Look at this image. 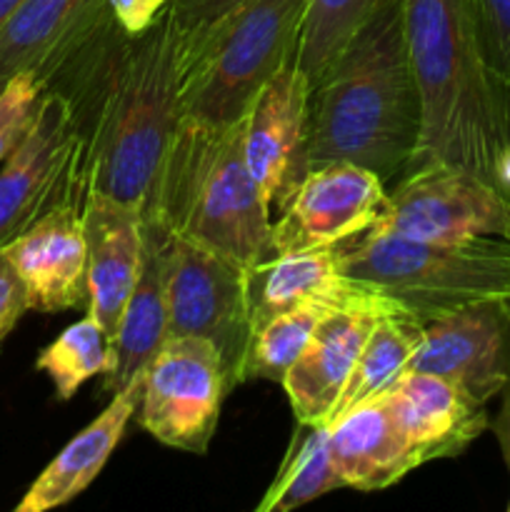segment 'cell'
<instances>
[{
  "label": "cell",
  "mask_w": 510,
  "mask_h": 512,
  "mask_svg": "<svg viewBox=\"0 0 510 512\" xmlns=\"http://www.w3.org/2000/svg\"><path fill=\"white\" fill-rule=\"evenodd\" d=\"M195 48L168 8L143 35L108 25L45 90L73 105L85 143L88 190L133 205L148 220L183 123Z\"/></svg>",
  "instance_id": "obj_1"
},
{
  "label": "cell",
  "mask_w": 510,
  "mask_h": 512,
  "mask_svg": "<svg viewBox=\"0 0 510 512\" xmlns=\"http://www.w3.org/2000/svg\"><path fill=\"white\" fill-rule=\"evenodd\" d=\"M420 135L423 100L400 0H378L310 95V163L348 160L390 185L413 168Z\"/></svg>",
  "instance_id": "obj_2"
},
{
  "label": "cell",
  "mask_w": 510,
  "mask_h": 512,
  "mask_svg": "<svg viewBox=\"0 0 510 512\" xmlns=\"http://www.w3.org/2000/svg\"><path fill=\"white\" fill-rule=\"evenodd\" d=\"M400 10L423 100L413 168L458 165L495 183V160L510 140V93L485 63L470 3L400 0Z\"/></svg>",
  "instance_id": "obj_3"
},
{
  "label": "cell",
  "mask_w": 510,
  "mask_h": 512,
  "mask_svg": "<svg viewBox=\"0 0 510 512\" xmlns=\"http://www.w3.org/2000/svg\"><path fill=\"white\" fill-rule=\"evenodd\" d=\"M148 220L245 270L275 258L273 218L245 160V118L223 130L180 123Z\"/></svg>",
  "instance_id": "obj_4"
},
{
  "label": "cell",
  "mask_w": 510,
  "mask_h": 512,
  "mask_svg": "<svg viewBox=\"0 0 510 512\" xmlns=\"http://www.w3.org/2000/svg\"><path fill=\"white\" fill-rule=\"evenodd\" d=\"M340 270L378 290L418 320L460 305L510 298V240L428 243L365 230L335 245Z\"/></svg>",
  "instance_id": "obj_5"
},
{
  "label": "cell",
  "mask_w": 510,
  "mask_h": 512,
  "mask_svg": "<svg viewBox=\"0 0 510 512\" xmlns=\"http://www.w3.org/2000/svg\"><path fill=\"white\" fill-rule=\"evenodd\" d=\"M308 0H243L198 48L185 90L183 123L223 130L253 108L285 65L298 63Z\"/></svg>",
  "instance_id": "obj_6"
},
{
  "label": "cell",
  "mask_w": 510,
  "mask_h": 512,
  "mask_svg": "<svg viewBox=\"0 0 510 512\" xmlns=\"http://www.w3.org/2000/svg\"><path fill=\"white\" fill-rule=\"evenodd\" d=\"M85 143L73 105L45 90L28 133L0 163V250L65 205H83Z\"/></svg>",
  "instance_id": "obj_7"
},
{
  "label": "cell",
  "mask_w": 510,
  "mask_h": 512,
  "mask_svg": "<svg viewBox=\"0 0 510 512\" xmlns=\"http://www.w3.org/2000/svg\"><path fill=\"white\" fill-rule=\"evenodd\" d=\"M370 230L428 243L510 240V193L458 165H415L388 188V208Z\"/></svg>",
  "instance_id": "obj_8"
},
{
  "label": "cell",
  "mask_w": 510,
  "mask_h": 512,
  "mask_svg": "<svg viewBox=\"0 0 510 512\" xmlns=\"http://www.w3.org/2000/svg\"><path fill=\"white\" fill-rule=\"evenodd\" d=\"M230 390L223 355L210 340L170 335L145 368L135 418L158 443L205 455Z\"/></svg>",
  "instance_id": "obj_9"
},
{
  "label": "cell",
  "mask_w": 510,
  "mask_h": 512,
  "mask_svg": "<svg viewBox=\"0 0 510 512\" xmlns=\"http://www.w3.org/2000/svg\"><path fill=\"white\" fill-rule=\"evenodd\" d=\"M168 338L195 335L220 350L230 383L240 385L250 340L248 270L215 250L168 233L165 258Z\"/></svg>",
  "instance_id": "obj_10"
},
{
  "label": "cell",
  "mask_w": 510,
  "mask_h": 512,
  "mask_svg": "<svg viewBox=\"0 0 510 512\" xmlns=\"http://www.w3.org/2000/svg\"><path fill=\"white\" fill-rule=\"evenodd\" d=\"M310 85L290 63L265 83L245 115V160L270 218H278L310 173Z\"/></svg>",
  "instance_id": "obj_11"
},
{
  "label": "cell",
  "mask_w": 510,
  "mask_h": 512,
  "mask_svg": "<svg viewBox=\"0 0 510 512\" xmlns=\"http://www.w3.org/2000/svg\"><path fill=\"white\" fill-rule=\"evenodd\" d=\"M388 208V185L363 165L330 160L310 168L293 203L273 220L275 255L335 248L373 228Z\"/></svg>",
  "instance_id": "obj_12"
},
{
  "label": "cell",
  "mask_w": 510,
  "mask_h": 512,
  "mask_svg": "<svg viewBox=\"0 0 510 512\" xmlns=\"http://www.w3.org/2000/svg\"><path fill=\"white\" fill-rule=\"evenodd\" d=\"M408 370L450 380L488 405L510 380V298L475 300L425 320Z\"/></svg>",
  "instance_id": "obj_13"
},
{
  "label": "cell",
  "mask_w": 510,
  "mask_h": 512,
  "mask_svg": "<svg viewBox=\"0 0 510 512\" xmlns=\"http://www.w3.org/2000/svg\"><path fill=\"white\" fill-rule=\"evenodd\" d=\"M400 305L370 288L323 315L300 358L280 380L298 423H328L380 315Z\"/></svg>",
  "instance_id": "obj_14"
},
{
  "label": "cell",
  "mask_w": 510,
  "mask_h": 512,
  "mask_svg": "<svg viewBox=\"0 0 510 512\" xmlns=\"http://www.w3.org/2000/svg\"><path fill=\"white\" fill-rule=\"evenodd\" d=\"M110 23L108 0H23L0 28V80L30 73L45 88Z\"/></svg>",
  "instance_id": "obj_15"
},
{
  "label": "cell",
  "mask_w": 510,
  "mask_h": 512,
  "mask_svg": "<svg viewBox=\"0 0 510 512\" xmlns=\"http://www.w3.org/2000/svg\"><path fill=\"white\" fill-rule=\"evenodd\" d=\"M0 253L18 273L28 308L35 313H60L88 305L83 205L53 210Z\"/></svg>",
  "instance_id": "obj_16"
},
{
  "label": "cell",
  "mask_w": 510,
  "mask_h": 512,
  "mask_svg": "<svg viewBox=\"0 0 510 512\" xmlns=\"http://www.w3.org/2000/svg\"><path fill=\"white\" fill-rule=\"evenodd\" d=\"M83 233L88 248L85 313L113 335L143 265L145 218L133 205L88 190L83 200Z\"/></svg>",
  "instance_id": "obj_17"
},
{
  "label": "cell",
  "mask_w": 510,
  "mask_h": 512,
  "mask_svg": "<svg viewBox=\"0 0 510 512\" xmlns=\"http://www.w3.org/2000/svg\"><path fill=\"white\" fill-rule=\"evenodd\" d=\"M388 393L418 468L465 453L490 425L488 405L438 375L408 370Z\"/></svg>",
  "instance_id": "obj_18"
},
{
  "label": "cell",
  "mask_w": 510,
  "mask_h": 512,
  "mask_svg": "<svg viewBox=\"0 0 510 512\" xmlns=\"http://www.w3.org/2000/svg\"><path fill=\"white\" fill-rule=\"evenodd\" d=\"M328 443L345 488L360 493L390 488L418 468L390 393L330 420Z\"/></svg>",
  "instance_id": "obj_19"
},
{
  "label": "cell",
  "mask_w": 510,
  "mask_h": 512,
  "mask_svg": "<svg viewBox=\"0 0 510 512\" xmlns=\"http://www.w3.org/2000/svg\"><path fill=\"white\" fill-rule=\"evenodd\" d=\"M165 258L168 230L145 220L143 265L138 283L110 335V365L103 375V390L115 395L145 373L150 360L168 340V295H165Z\"/></svg>",
  "instance_id": "obj_20"
},
{
  "label": "cell",
  "mask_w": 510,
  "mask_h": 512,
  "mask_svg": "<svg viewBox=\"0 0 510 512\" xmlns=\"http://www.w3.org/2000/svg\"><path fill=\"white\" fill-rule=\"evenodd\" d=\"M140 383H143V375L110 395L108 408L45 465V470L33 480L23 500L15 505V512L53 510L85 493V488L98 478L100 470L105 468L110 455L123 440L128 423L135 418Z\"/></svg>",
  "instance_id": "obj_21"
},
{
  "label": "cell",
  "mask_w": 510,
  "mask_h": 512,
  "mask_svg": "<svg viewBox=\"0 0 510 512\" xmlns=\"http://www.w3.org/2000/svg\"><path fill=\"white\" fill-rule=\"evenodd\" d=\"M368 290V285L355 283L340 270L335 248L275 255L248 270L250 325L255 328L273 315L313 300L348 303Z\"/></svg>",
  "instance_id": "obj_22"
},
{
  "label": "cell",
  "mask_w": 510,
  "mask_h": 512,
  "mask_svg": "<svg viewBox=\"0 0 510 512\" xmlns=\"http://www.w3.org/2000/svg\"><path fill=\"white\" fill-rule=\"evenodd\" d=\"M420 340H423V320L410 315L408 310L398 308L380 315L355 360L353 373L330 413V420L348 413L365 400L388 393L408 373L410 358L418 350Z\"/></svg>",
  "instance_id": "obj_23"
},
{
  "label": "cell",
  "mask_w": 510,
  "mask_h": 512,
  "mask_svg": "<svg viewBox=\"0 0 510 512\" xmlns=\"http://www.w3.org/2000/svg\"><path fill=\"white\" fill-rule=\"evenodd\" d=\"M343 488L330 458L328 423H298L275 480L255 510L288 512Z\"/></svg>",
  "instance_id": "obj_24"
},
{
  "label": "cell",
  "mask_w": 510,
  "mask_h": 512,
  "mask_svg": "<svg viewBox=\"0 0 510 512\" xmlns=\"http://www.w3.org/2000/svg\"><path fill=\"white\" fill-rule=\"evenodd\" d=\"M338 305L343 303L313 300V303H303L298 308H290L285 313H278L273 318L263 320L260 325H255L248 340V350H245L240 380L243 383H248V380L280 383L290 370V365L305 350L315 325L323 320L325 313H330Z\"/></svg>",
  "instance_id": "obj_25"
},
{
  "label": "cell",
  "mask_w": 510,
  "mask_h": 512,
  "mask_svg": "<svg viewBox=\"0 0 510 512\" xmlns=\"http://www.w3.org/2000/svg\"><path fill=\"white\" fill-rule=\"evenodd\" d=\"M378 0H308L298 45V68L318 85L345 50Z\"/></svg>",
  "instance_id": "obj_26"
},
{
  "label": "cell",
  "mask_w": 510,
  "mask_h": 512,
  "mask_svg": "<svg viewBox=\"0 0 510 512\" xmlns=\"http://www.w3.org/2000/svg\"><path fill=\"white\" fill-rule=\"evenodd\" d=\"M108 365L110 335L93 315L68 325L35 360V368L48 375L60 400L75 398L90 378L108 373Z\"/></svg>",
  "instance_id": "obj_27"
},
{
  "label": "cell",
  "mask_w": 510,
  "mask_h": 512,
  "mask_svg": "<svg viewBox=\"0 0 510 512\" xmlns=\"http://www.w3.org/2000/svg\"><path fill=\"white\" fill-rule=\"evenodd\" d=\"M485 63L510 93V0H468Z\"/></svg>",
  "instance_id": "obj_28"
},
{
  "label": "cell",
  "mask_w": 510,
  "mask_h": 512,
  "mask_svg": "<svg viewBox=\"0 0 510 512\" xmlns=\"http://www.w3.org/2000/svg\"><path fill=\"white\" fill-rule=\"evenodd\" d=\"M43 93V83L30 73L15 75L0 90V163L28 133Z\"/></svg>",
  "instance_id": "obj_29"
},
{
  "label": "cell",
  "mask_w": 510,
  "mask_h": 512,
  "mask_svg": "<svg viewBox=\"0 0 510 512\" xmlns=\"http://www.w3.org/2000/svg\"><path fill=\"white\" fill-rule=\"evenodd\" d=\"M243 0H173L170 10H173L175 20L183 28V33L188 35L190 43H193L195 55L198 48L203 45V40L213 33L215 25L225 18V15L233 13ZM198 60V58H195Z\"/></svg>",
  "instance_id": "obj_30"
},
{
  "label": "cell",
  "mask_w": 510,
  "mask_h": 512,
  "mask_svg": "<svg viewBox=\"0 0 510 512\" xmlns=\"http://www.w3.org/2000/svg\"><path fill=\"white\" fill-rule=\"evenodd\" d=\"M28 310V295H25L23 283L8 258L0 253V348Z\"/></svg>",
  "instance_id": "obj_31"
},
{
  "label": "cell",
  "mask_w": 510,
  "mask_h": 512,
  "mask_svg": "<svg viewBox=\"0 0 510 512\" xmlns=\"http://www.w3.org/2000/svg\"><path fill=\"white\" fill-rule=\"evenodd\" d=\"M173 0H108L110 13L125 35H143Z\"/></svg>",
  "instance_id": "obj_32"
},
{
  "label": "cell",
  "mask_w": 510,
  "mask_h": 512,
  "mask_svg": "<svg viewBox=\"0 0 510 512\" xmlns=\"http://www.w3.org/2000/svg\"><path fill=\"white\" fill-rule=\"evenodd\" d=\"M503 403H500V413L495 418L493 430H495V438H498L500 445V453H503L505 465H508V473H510V380L505 383L503 388Z\"/></svg>",
  "instance_id": "obj_33"
},
{
  "label": "cell",
  "mask_w": 510,
  "mask_h": 512,
  "mask_svg": "<svg viewBox=\"0 0 510 512\" xmlns=\"http://www.w3.org/2000/svg\"><path fill=\"white\" fill-rule=\"evenodd\" d=\"M493 175H495V183H498L505 193H510V140L503 145V150L498 153Z\"/></svg>",
  "instance_id": "obj_34"
},
{
  "label": "cell",
  "mask_w": 510,
  "mask_h": 512,
  "mask_svg": "<svg viewBox=\"0 0 510 512\" xmlns=\"http://www.w3.org/2000/svg\"><path fill=\"white\" fill-rule=\"evenodd\" d=\"M23 3V0H0V28H3L5 23L10 20V15L18 10V5Z\"/></svg>",
  "instance_id": "obj_35"
},
{
  "label": "cell",
  "mask_w": 510,
  "mask_h": 512,
  "mask_svg": "<svg viewBox=\"0 0 510 512\" xmlns=\"http://www.w3.org/2000/svg\"><path fill=\"white\" fill-rule=\"evenodd\" d=\"M5 83H8V80H0V90H3V88H5Z\"/></svg>",
  "instance_id": "obj_36"
},
{
  "label": "cell",
  "mask_w": 510,
  "mask_h": 512,
  "mask_svg": "<svg viewBox=\"0 0 510 512\" xmlns=\"http://www.w3.org/2000/svg\"><path fill=\"white\" fill-rule=\"evenodd\" d=\"M508 510H510V503H508Z\"/></svg>",
  "instance_id": "obj_37"
}]
</instances>
